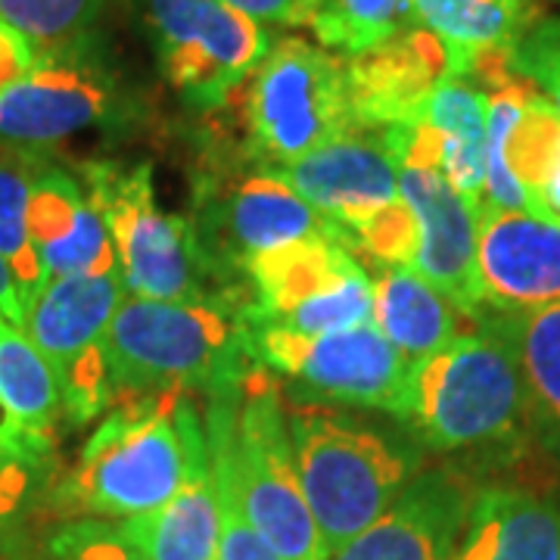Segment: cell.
Here are the masks:
<instances>
[{"label": "cell", "mask_w": 560, "mask_h": 560, "mask_svg": "<svg viewBox=\"0 0 560 560\" xmlns=\"http://www.w3.org/2000/svg\"><path fill=\"white\" fill-rule=\"evenodd\" d=\"M482 308L529 312L560 305V221L533 212H480Z\"/></svg>", "instance_id": "e0dca14e"}, {"label": "cell", "mask_w": 560, "mask_h": 560, "mask_svg": "<svg viewBox=\"0 0 560 560\" xmlns=\"http://www.w3.org/2000/svg\"><path fill=\"white\" fill-rule=\"evenodd\" d=\"M57 477V442L16 433L0 442V533H7L38 504L50 499Z\"/></svg>", "instance_id": "f1b7e54d"}, {"label": "cell", "mask_w": 560, "mask_h": 560, "mask_svg": "<svg viewBox=\"0 0 560 560\" xmlns=\"http://www.w3.org/2000/svg\"><path fill=\"white\" fill-rule=\"evenodd\" d=\"M234 296L160 302L125 296L109 324L106 361L116 399L168 389L237 393L253 374V327Z\"/></svg>", "instance_id": "7a4b0ae2"}, {"label": "cell", "mask_w": 560, "mask_h": 560, "mask_svg": "<svg viewBox=\"0 0 560 560\" xmlns=\"http://www.w3.org/2000/svg\"><path fill=\"white\" fill-rule=\"evenodd\" d=\"M28 234L44 275H103L119 268L109 231L75 165L47 153L38 165L28 200Z\"/></svg>", "instance_id": "ac0fdd59"}, {"label": "cell", "mask_w": 560, "mask_h": 560, "mask_svg": "<svg viewBox=\"0 0 560 560\" xmlns=\"http://www.w3.org/2000/svg\"><path fill=\"white\" fill-rule=\"evenodd\" d=\"M162 79L197 113L228 106L271 50L259 22L221 0H143Z\"/></svg>", "instance_id": "8fae6325"}, {"label": "cell", "mask_w": 560, "mask_h": 560, "mask_svg": "<svg viewBox=\"0 0 560 560\" xmlns=\"http://www.w3.org/2000/svg\"><path fill=\"white\" fill-rule=\"evenodd\" d=\"M116 526L147 560H219L221 511L212 458L200 464L165 504Z\"/></svg>", "instance_id": "603a6c76"}, {"label": "cell", "mask_w": 560, "mask_h": 560, "mask_svg": "<svg viewBox=\"0 0 560 560\" xmlns=\"http://www.w3.org/2000/svg\"><path fill=\"white\" fill-rule=\"evenodd\" d=\"M206 433L212 464L228 477L261 541L280 560H324L290 455L287 405L271 374L256 368L237 393L212 396Z\"/></svg>", "instance_id": "5b68a950"}, {"label": "cell", "mask_w": 560, "mask_h": 560, "mask_svg": "<svg viewBox=\"0 0 560 560\" xmlns=\"http://www.w3.org/2000/svg\"><path fill=\"white\" fill-rule=\"evenodd\" d=\"M243 125V153L275 172L355 131L342 60L302 38L278 40L246 88Z\"/></svg>", "instance_id": "ba28073f"}, {"label": "cell", "mask_w": 560, "mask_h": 560, "mask_svg": "<svg viewBox=\"0 0 560 560\" xmlns=\"http://www.w3.org/2000/svg\"><path fill=\"white\" fill-rule=\"evenodd\" d=\"M35 60H38V47L7 22H0V94L10 84H16Z\"/></svg>", "instance_id": "836d02e7"}, {"label": "cell", "mask_w": 560, "mask_h": 560, "mask_svg": "<svg viewBox=\"0 0 560 560\" xmlns=\"http://www.w3.org/2000/svg\"><path fill=\"white\" fill-rule=\"evenodd\" d=\"M420 448L460 455H511L526 440L521 364L508 340L474 320L440 352L411 364L408 415Z\"/></svg>", "instance_id": "3957f363"}, {"label": "cell", "mask_w": 560, "mask_h": 560, "mask_svg": "<svg viewBox=\"0 0 560 560\" xmlns=\"http://www.w3.org/2000/svg\"><path fill=\"white\" fill-rule=\"evenodd\" d=\"M278 175L320 215L340 224L342 234L399 200V156L386 128L346 131Z\"/></svg>", "instance_id": "9a60e30c"}, {"label": "cell", "mask_w": 560, "mask_h": 560, "mask_svg": "<svg viewBox=\"0 0 560 560\" xmlns=\"http://www.w3.org/2000/svg\"><path fill=\"white\" fill-rule=\"evenodd\" d=\"M16 433H22L20 427H16L13 420H10L7 415H3V411H0V442L10 440V436H16ZM25 436H28V433H25Z\"/></svg>", "instance_id": "74e56055"}, {"label": "cell", "mask_w": 560, "mask_h": 560, "mask_svg": "<svg viewBox=\"0 0 560 560\" xmlns=\"http://www.w3.org/2000/svg\"><path fill=\"white\" fill-rule=\"evenodd\" d=\"M411 125L436 138L440 172L477 212L486 190V91L474 79H442Z\"/></svg>", "instance_id": "d4e9b609"}, {"label": "cell", "mask_w": 560, "mask_h": 560, "mask_svg": "<svg viewBox=\"0 0 560 560\" xmlns=\"http://www.w3.org/2000/svg\"><path fill=\"white\" fill-rule=\"evenodd\" d=\"M452 560H560V504L523 486H482Z\"/></svg>", "instance_id": "d6986e66"}, {"label": "cell", "mask_w": 560, "mask_h": 560, "mask_svg": "<svg viewBox=\"0 0 560 560\" xmlns=\"http://www.w3.org/2000/svg\"><path fill=\"white\" fill-rule=\"evenodd\" d=\"M103 10L106 0H0V22L50 50L97 35Z\"/></svg>", "instance_id": "f546056e"}, {"label": "cell", "mask_w": 560, "mask_h": 560, "mask_svg": "<svg viewBox=\"0 0 560 560\" xmlns=\"http://www.w3.org/2000/svg\"><path fill=\"white\" fill-rule=\"evenodd\" d=\"M533 215H541V219L560 221V150L548 175L541 178V184L533 194Z\"/></svg>", "instance_id": "d590c367"}, {"label": "cell", "mask_w": 560, "mask_h": 560, "mask_svg": "<svg viewBox=\"0 0 560 560\" xmlns=\"http://www.w3.org/2000/svg\"><path fill=\"white\" fill-rule=\"evenodd\" d=\"M359 265L349 243L337 237H312L256 253L241 265L253 290L246 318L253 324H283L305 302L318 300L337 280Z\"/></svg>", "instance_id": "ffe728a7"}, {"label": "cell", "mask_w": 560, "mask_h": 560, "mask_svg": "<svg viewBox=\"0 0 560 560\" xmlns=\"http://www.w3.org/2000/svg\"><path fill=\"white\" fill-rule=\"evenodd\" d=\"M374 312L371 324L399 349L405 359L420 361L460 334V315L452 300L420 278L411 265H383L374 261Z\"/></svg>", "instance_id": "cb8c5ba5"}, {"label": "cell", "mask_w": 560, "mask_h": 560, "mask_svg": "<svg viewBox=\"0 0 560 560\" xmlns=\"http://www.w3.org/2000/svg\"><path fill=\"white\" fill-rule=\"evenodd\" d=\"M44 156L47 153L0 147V259L13 271L25 312L47 283L38 249L28 234V200Z\"/></svg>", "instance_id": "4316f807"}, {"label": "cell", "mask_w": 560, "mask_h": 560, "mask_svg": "<svg viewBox=\"0 0 560 560\" xmlns=\"http://www.w3.org/2000/svg\"><path fill=\"white\" fill-rule=\"evenodd\" d=\"M399 197L418 224L411 268L442 290L467 320L482 312L477 243L480 212L445 180L440 168L399 162Z\"/></svg>", "instance_id": "4fadbf2b"}, {"label": "cell", "mask_w": 560, "mask_h": 560, "mask_svg": "<svg viewBox=\"0 0 560 560\" xmlns=\"http://www.w3.org/2000/svg\"><path fill=\"white\" fill-rule=\"evenodd\" d=\"M342 72L355 131L411 125L423 97L442 79H452L445 47L418 22H408L381 47L342 60Z\"/></svg>", "instance_id": "2e32d148"}, {"label": "cell", "mask_w": 560, "mask_h": 560, "mask_svg": "<svg viewBox=\"0 0 560 560\" xmlns=\"http://www.w3.org/2000/svg\"><path fill=\"white\" fill-rule=\"evenodd\" d=\"M253 359L268 374L296 383L302 399L386 411L405 420L411 361L374 324L337 334H296L253 324Z\"/></svg>", "instance_id": "30bf717a"}, {"label": "cell", "mask_w": 560, "mask_h": 560, "mask_svg": "<svg viewBox=\"0 0 560 560\" xmlns=\"http://www.w3.org/2000/svg\"><path fill=\"white\" fill-rule=\"evenodd\" d=\"M474 495L460 470H420L383 517L327 560H452Z\"/></svg>", "instance_id": "5bb4252c"}, {"label": "cell", "mask_w": 560, "mask_h": 560, "mask_svg": "<svg viewBox=\"0 0 560 560\" xmlns=\"http://www.w3.org/2000/svg\"><path fill=\"white\" fill-rule=\"evenodd\" d=\"M508 66L560 113V16L533 22L511 47Z\"/></svg>", "instance_id": "4dcf8cb0"}, {"label": "cell", "mask_w": 560, "mask_h": 560, "mask_svg": "<svg viewBox=\"0 0 560 560\" xmlns=\"http://www.w3.org/2000/svg\"><path fill=\"white\" fill-rule=\"evenodd\" d=\"M125 296L119 268L103 275H66L47 280L25 312L22 330L50 364L60 386L62 418L72 427L97 420L116 401L106 337Z\"/></svg>", "instance_id": "7c38bea8"}, {"label": "cell", "mask_w": 560, "mask_h": 560, "mask_svg": "<svg viewBox=\"0 0 560 560\" xmlns=\"http://www.w3.org/2000/svg\"><path fill=\"white\" fill-rule=\"evenodd\" d=\"M411 22L436 35L452 79H470L489 57H508L533 25L529 0H408Z\"/></svg>", "instance_id": "7402d4cb"}, {"label": "cell", "mask_w": 560, "mask_h": 560, "mask_svg": "<svg viewBox=\"0 0 560 560\" xmlns=\"http://www.w3.org/2000/svg\"><path fill=\"white\" fill-rule=\"evenodd\" d=\"M0 318H7L16 327L25 324V308H22L16 280H13V271L3 259H0Z\"/></svg>", "instance_id": "8d00e7d4"}, {"label": "cell", "mask_w": 560, "mask_h": 560, "mask_svg": "<svg viewBox=\"0 0 560 560\" xmlns=\"http://www.w3.org/2000/svg\"><path fill=\"white\" fill-rule=\"evenodd\" d=\"M40 560H147L140 551H135L119 526L113 521H66L60 529H54L47 541Z\"/></svg>", "instance_id": "1f68e13d"}, {"label": "cell", "mask_w": 560, "mask_h": 560, "mask_svg": "<svg viewBox=\"0 0 560 560\" xmlns=\"http://www.w3.org/2000/svg\"><path fill=\"white\" fill-rule=\"evenodd\" d=\"M215 467V464H212ZM215 482H219V511H221V541L219 560H280L261 536L243 517L237 495L231 489L228 477L215 467Z\"/></svg>", "instance_id": "d6a6232c"}, {"label": "cell", "mask_w": 560, "mask_h": 560, "mask_svg": "<svg viewBox=\"0 0 560 560\" xmlns=\"http://www.w3.org/2000/svg\"><path fill=\"white\" fill-rule=\"evenodd\" d=\"M75 168L101 209L128 296L160 302L231 296L215 293L221 275L206 256L194 221L156 202L150 162L84 160Z\"/></svg>", "instance_id": "8992f818"}, {"label": "cell", "mask_w": 560, "mask_h": 560, "mask_svg": "<svg viewBox=\"0 0 560 560\" xmlns=\"http://www.w3.org/2000/svg\"><path fill=\"white\" fill-rule=\"evenodd\" d=\"M489 324L514 349L526 399V440L560 470V305L529 312L482 308Z\"/></svg>", "instance_id": "44dd1931"}, {"label": "cell", "mask_w": 560, "mask_h": 560, "mask_svg": "<svg viewBox=\"0 0 560 560\" xmlns=\"http://www.w3.org/2000/svg\"><path fill=\"white\" fill-rule=\"evenodd\" d=\"M408 22V0H296L293 16V25H308L320 47L346 60L381 47Z\"/></svg>", "instance_id": "83f0119b"}, {"label": "cell", "mask_w": 560, "mask_h": 560, "mask_svg": "<svg viewBox=\"0 0 560 560\" xmlns=\"http://www.w3.org/2000/svg\"><path fill=\"white\" fill-rule=\"evenodd\" d=\"M287 433L324 560L383 517L418 477L415 445L334 408H287Z\"/></svg>", "instance_id": "277c9868"}, {"label": "cell", "mask_w": 560, "mask_h": 560, "mask_svg": "<svg viewBox=\"0 0 560 560\" xmlns=\"http://www.w3.org/2000/svg\"><path fill=\"white\" fill-rule=\"evenodd\" d=\"M0 411L35 440L57 442L60 386L28 334L0 318Z\"/></svg>", "instance_id": "484cf974"}, {"label": "cell", "mask_w": 560, "mask_h": 560, "mask_svg": "<svg viewBox=\"0 0 560 560\" xmlns=\"http://www.w3.org/2000/svg\"><path fill=\"white\" fill-rule=\"evenodd\" d=\"M209 458L206 420L187 389L135 396L106 411L50 504L69 521H128L165 504Z\"/></svg>", "instance_id": "6da1fadb"}, {"label": "cell", "mask_w": 560, "mask_h": 560, "mask_svg": "<svg viewBox=\"0 0 560 560\" xmlns=\"http://www.w3.org/2000/svg\"><path fill=\"white\" fill-rule=\"evenodd\" d=\"M243 16L256 22H275V25H293L296 16V0H221Z\"/></svg>", "instance_id": "e575fe53"}, {"label": "cell", "mask_w": 560, "mask_h": 560, "mask_svg": "<svg viewBox=\"0 0 560 560\" xmlns=\"http://www.w3.org/2000/svg\"><path fill=\"white\" fill-rule=\"evenodd\" d=\"M135 97L106 57L101 35L38 50V60L0 94V147L57 153L84 131H119Z\"/></svg>", "instance_id": "9c48e42d"}, {"label": "cell", "mask_w": 560, "mask_h": 560, "mask_svg": "<svg viewBox=\"0 0 560 560\" xmlns=\"http://www.w3.org/2000/svg\"><path fill=\"white\" fill-rule=\"evenodd\" d=\"M194 194V231L221 278L241 271L249 256L287 243L312 237H337L349 243L340 224L302 200L275 168L249 160L243 147L237 156H221L219 147H212L197 172Z\"/></svg>", "instance_id": "52a82bcc"}]
</instances>
